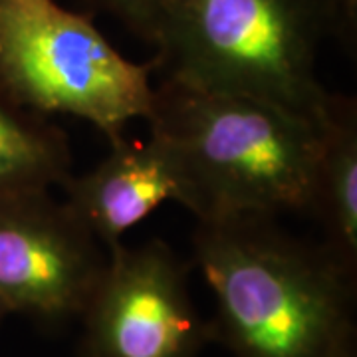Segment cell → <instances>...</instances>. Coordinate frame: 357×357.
Returning <instances> with one entry per match:
<instances>
[{"label": "cell", "instance_id": "1", "mask_svg": "<svg viewBox=\"0 0 357 357\" xmlns=\"http://www.w3.org/2000/svg\"><path fill=\"white\" fill-rule=\"evenodd\" d=\"M192 252L215 296V342L232 357H357V272L321 243L241 215L199 220Z\"/></svg>", "mask_w": 357, "mask_h": 357}, {"label": "cell", "instance_id": "2", "mask_svg": "<svg viewBox=\"0 0 357 357\" xmlns=\"http://www.w3.org/2000/svg\"><path fill=\"white\" fill-rule=\"evenodd\" d=\"M349 26L335 0H163L155 72L178 88L241 96L321 119V40Z\"/></svg>", "mask_w": 357, "mask_h": 357}, {"label": "cell", "instance_id": "3", "mask_svg": "<svg viewBox=\"0 0 357 357\" xmlns=\"http://www.w3.org/2000/svg\"><path fill=\"white\" fill-rule=\"evenodd\" d=\"M147 121L177 155L189 185L187 208L197 220L307 213L319 119L163 82Z\"/></svg>", "mask_w": 357, "mask_h": 357}, {"label": "cell", "instance_id": "4", "mask_svg": "<svg viewBox=\"0 0 357 357\" xmlns=\"http://www.w3.org/2000/svg\"><path fill=\"white\" fill-rule=\"evenodd\" d=\"M153 72L56 0H0V91L24 109L74 115L115 143L151 115Z\"/></svg>", "mask_w": 357, "mask_h": 357}, {"label": "cell", "instance_id": "5", "mask_svg": "<svg viewBox=\"0 0 357 357\" xmlns=\"http://www.w3.org/2000/svg\"><path fill=\"white\" fill-rule=\"evenodd\" d=\"M79 318V357H199L215 342L192 302L187 266L159 238L109 248Z\"/></svg>", "mask_w": 357, "mask_h": 357}, {"label": "cell", "instance_id": "6", "mask_svg": "<svg viewBox=\"0 0 357 357\" xmlns=\"http://www.w3.org/2000/svg\"><path fill=\"white\" fill-rule=\"evenodd\" d=\"M107 258L48 191L0 201V302L42 326L79 318Z\"/></svg>", "mask_w": 357, "mask_h": 357}, {"label": "cell", "instance_id": "7", "mask_svg": "<svg viewBox=\"0 0 357 357\" xmlns=\"http://www.w3.org/2000/svg\"><path fill=\"white\" fill-rule=\"evenodd\" d=\"M102 163L66 178V206L100 244L114 248L121 236L163 203L189 206V185L177 155L163 137H121L109 143Z\"/></svg>", "mask_w": 357, "mask_h": 357}, {"label": "cell", "instance_id": "8", "mask_svg": "<svg viewBox=\"0 0 357 357\" xmlns=\"http://www.w3.org/2000/svg\"><path fill=\"white\" fill-rule=\"evenodd\" d=\"M321 143L307 215L324 230L321 244L357 272V105L332 93L319 119Z\"/></svg>", "mask_w": 357, "mask_h": 357}, {"label": "cell", "instance_id": "9", "mask_svg": "<svg viewBox=\"0 0 357 357\" xmlns=\"http://www.w3.org/2000/svg\"><path fill=\"white\" fill-rule=\"evenodd\" d=\"M70 167L64 131L0 91V201L64 185Z\"/></svg>", "mask_w": 357, "mask_h": 357}, {"label": "cell", "instance_id": "10", "mask_svg": "<svg viewBox=\"0 0 357 357\" xmlns=\"http://www.w3.org/2000/svg\"><path fill=\"white\" fill-rule=\"evenodd\" d=\"M96 10L115 16L128 30L153 44L163 0H86Z\"/></svg>", "mask_w": 357, "mask_h": 357}, {"label": "cell", "instance_id": "11", "mask_svg": "<svg viewBox=\"0 0 357 357\" xmlns=\"http://www.w3.org/2000/svg\"><path fill=\"white\" fill-rule=\"evenodd\" d=\"M340 4V8L344 10L345 18L349 20V24L356 22V10H357V0H335Z\"/></svg>", "mask_w": 357, "mask_h": 357}, {"label": "cell", "instance_id": "12", "mask_svg": "<svg viewBox=\"0 0 357 357\" xmlns=\"http://www.w3.org/2000/svg\"><path fill=\"white\" fill-rule=\"evenodd\" d=\"M6 316H8V310H6V307H4V304L0 302V324H2V319L6 318Z\"/></svg>", "mask_w": 357, "mask_h": 357}]
</instances>
